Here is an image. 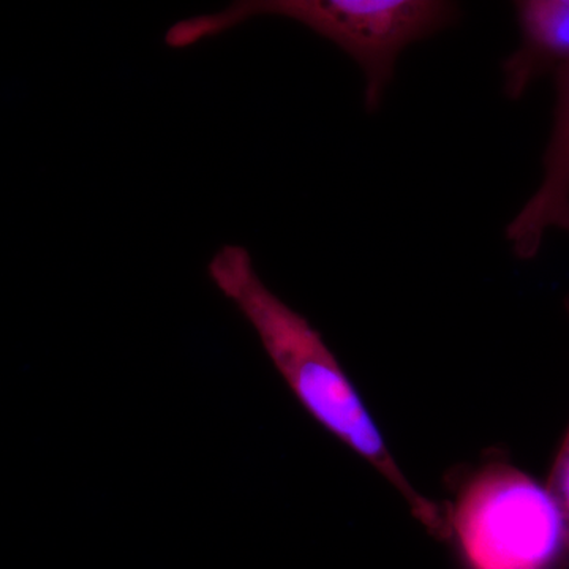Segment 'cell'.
I'll use <instances>...</instances> for the list:
<instances>
[{
	"label": "cell",
	"instance_id": "1",
	"mask_svg": "<svg viewBox=\"0 0 569 569\" xmlns=\"http://www.w3.org/2000/svg\"><path fill=\"white\" fill-rule=\"evenodd\" d=\"M208 276L252 326L307 413L376 468L432 537L451 539L447 508L438 507L408 481L323 336L264 283L252 253L242 246L220 247L209 261Z\"/></svg>",
	"mask_w": 569,
	"mask_h": 569
},
{
	"label": "cell",
	"instance_id": "2",
	"mask_svg": "<svg viewBox=\"0 0 569 569\" xmlns=\"http://www.w3.org/2000/svg\"><path fill=\"white\" fill-rule=\"evenodd\" d=\"M257 17L298 22L353 59L365 78V107L380 110L400 54L458 22V3L445 0H244L216 13L176 22L164 43L189 48Z\"/></svg>",
	"mask_w": 569,
	"mask_h": 569
},
{
	"label": "cell",
	"instance_id": "3",
	"mask_svg": "<svg viewBox=\"0 0 569 569\" xmlns=\"http://www.w3.org/2000/svg\"><path fill=\"white\" fill-rule=\"evenodd\" d=\"M451 538L470 569H556L569 557L556 498L526 471L490 460L447 507Z\"/></svg>",
	"mask_w": 569,
	"mask_h": 569
},
{
	"label": "cell",
	"instance_id": "4",
	"mask_svg": "<svg viewBox=\"0 0 569 569\" xmlns=\"http://www.w3.org/2000/svg\"><path fill=\"white\" fill-rule=\"evenodd\" d=\"M556 112L542 157L541 183L505 231L512 253L522 261L538 257L548 231L569 234V67L556 74Z\"/></svg>",
	"mask_w": 569,
	"mask_h": 569
},
{
	"label": "cell",
	"instance_id": "5",
	"mask_svg": "<svg viewBox=\"0 0 569 569\" xmlns=\"http://www.w3.org/2000/svg\"><path fill=\"white\" fill-rule=\"evenodd\" d=\"M515 11L519 44L501 62L509 100L522 99L542 77L569 67V0H520Z\"/></svg>",
	"mask_w": 569,
	"mask_h": 569
},
{
	"label": "cell",
	"instance_id": "6",
	"mask_svg": "<svg viewBox=\"0 0 569 569\" xmlns=\"http://www.w3.org/2000/svg\"><path fill=\"white\" fill-rule=\"evenodd\" d=\"M565 307L569 313V296L565 301ZM548 489L556 498L561 516H563L569 552V427L563 441H561L559 452L553 459L552 468H550Z\"/></svg>",
	"mask_w": 569,
	"mask_h": 569
}]
</instances>
